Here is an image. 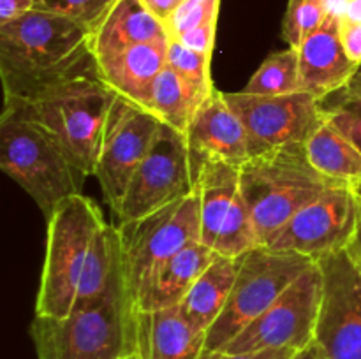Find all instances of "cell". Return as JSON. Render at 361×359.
Listing matches in <instances>:
<instances>
[{
  "label": "cell",
  "mask_w": 361,
  "mask_h": 359,
  "mask_svg": "<svg viewBox=\"0 0 361 359\" xmlns=\"http://www.w3.org/2000/svg\"><path fill=\"white\" fill-rule=\"evenodd\" d=\"M164 41H169L168 28L141 0H116L92 34L90 48L97 58L129 46Z\"/></svg>",
  "instance_id": "cell-21"
},
{
  "label": "cell",
  "mask_w": 361,
  "mask_h": 359,
  "mask_svg": "<svg viewBox=\"0 0 361 359\" xmlns=\"http://www.w3.org/2000/svg\"><path fill=\"white\" fill-rule=\"evenodd\" d=\"M328 0H289L282 34L289 48H298L328 16Z\"/></svg>",
  "instance_id": "cell-28"
},
{
  "label": "cell",
  "mask_w": 361,
  "mask_h": 359,
  "mask_svg": "<svg viewBox=\"0 0 361 359\" xmlns=\"http://www.w3.org/2000/svg\"><path fill=\"white\" fill-rule=\"evenodd\" d=\"M204 99L207 97H203L189 81L166 65L152 88L148 111L157 116L161 123L185 134L194 113Z\"/></svg>",
  "instance_id": "cell-24"
},
{
  "label": "cell",
  "mask_w": 361,
  "mask_h": 359,
  "mask_svg": "<svg viewBox=\"0 0 361 359\" xmlns=\"http://www.w3.org/2000/svg\"><path fill=\"white\" fill-rule=\"evenodd\" d=\"M295 352V348H263V351L238 352V354L215 352V354L204 355L203 359H291Z\"/></svg>",
  "instance_id": "cell-33"
},
{
  "label": "cell",
  "mask_w": 361,
  "mask_h": 359,
  "mask_svg": "<svg viewBox=\"0 0 361 359\" xmlns=\"http://www.w3.org/2000/svg\"><path fill=\"white\" fill-rule=\"evenodd\" d=\"M226 101L245 125L250 157L293 143H305L323 122L319 101L307 92L289 95H252L229 92Z\"/></svg>",
  "instance_id": "cell-15"
},
{
  "label": "cell",
  "mask_w": 361,
  "mask_h": 359,
  "mask_svg": "<svg viewBox=\"0 0 361 359\" xmlns=\"http://www.w3.org/2000/svg\"><path fill=\"white\" fill-rule=\"evenodd\" d=\"M242 92L252 95H289L300 90V56L296 48L271 53Z\"/></svg>",
  "instance_id": "cell-25"
},
{
  "label": "cell",
  "mask_w": 361,
  "mask_h": 359,
  "mask_svg": "<svg viewBox=\"0 0 361 359\" xmlns=\"http://www.w3.org/2000/svg\"><path fill=\"white\" fill-rule=\"evenodd\" d=\"M238 273V257L215 253L201 277L178 305L180 315L194 331L207 334L221 317Z\"/></svg>",
  "instance_id": "cell-22"
},
{
  "label": "cell",
  "mask_w": 361,
  "mask_h": 359,
  "mask_svg": "<svg viewBox=\"0 0 361 359\" xmlns=\"http://www.w3.org/2000/svg\"><path fill=\"white\" fill-rule=\"evenodd\" d=\"M90 41L83 25L39 9L0 25L4 101L25 97L94 58Z\"/></svg>",
  "instance_id": "cell-3"
},
{
  "label": "cell",
  "mask_w": 361,
  "mask_h": 359,
  "mask_svg": "<svg viewBox=\"0 0 361 359\" xmlns=\"http://www.w3.org/2000/svg\"><path fill=\"white\" fill-rule=\"evenodd\" d=\"M141 2L147 6V9L154 14L155 18L162 21L164 25H168L171 21V18L175 16L176 11L187 2V0H141Z\"/></svg>",
  "instance_id": "cell-34"
},
{
  "label": "cell",
  "mask_w": 361,
  "mask_h": 359,
  "mask_svg": "<svg viewBox=\"0 0 361 359\" xmlns=\"http://www.w3.org/2000/svg\"><path fill=\"white\" fill-rule=\"evenodd\" d=\"M303 146L310 164L323 176L353 187L361 183V151L324 116Z\"/></svg>",
  "instance_id": "cell-23"
},
{
  "label": "cell",
  "mask_w": 361,
  "mask_h": 359,
  "mask_svg": "<svg viewBox=\"0 0 361 359\" xmlns=\"http://www.w3.org/2000/svg\"><path fill=\"white\" fill-rule=\"evenodd\" d=\"M136 299L122 252L101 294L62 319L35 315L30 324L37 359H122L137 352Z\"/></svg>",
  "instance_id": "cell-2"
},
{
  "label": "cell",
  "mask_w": 361,
  "mask_h": 359,
  "mask_svg": "<svg viewBox=\"0 0 361 359\" xmlns=\"http://www.w3.org/2000/svg\"><path fill=\"white\" fill-rule=\"evenodd\" d=\"M341 39L349 58L361 65V21L341 14Z\"/></svg>",
  "instance_id": "cell-32"
},
{
  "label": "cell",
  "mask_w": 361,
  "mask_h": 359,
  "mask_svg": "<svg viewBox=\"0 0 361 359\" xmlns=\"http://www.w3.org/2000/svg\"><path fill=\"white\" fill-rule=\"evenodd\" d=\"M116 94L101 80L95 56L21 99L4 101L63 148L85 176H94Z\"/></svg>",
  "instance_id": "cell-1"
},
{
  "label": "cell",
  "mask_w": 361,
  "mask_h": 359,
  "mask_svg": "<svg viewBox=\"0 0 361 359\" xmlns=\"http://www.w3.org/2000/svg\"><path fill=\"white\" fill-rule=\"evenodd\" d=\"M291 359H330V355L326 354V351H324L316 340H312L303 348H298V351L291 355Z\"/></svg>",
  "instance_id": "cell-36"
},
{
  "label": "cell",
  "mask_w": 361,
  "mask_h": 359,
  "mask_svg": "<svg viewBox=\"0 0 361 359\" xmlns=\"http://www.w3.org/2000/svg\"><path fill=\"white\" fill-rule=\"evenodd\" d=\"M215 253L201 241H194L176 252L166 260L150 284L137 298L136 305L140 312H157V310L176 308L194 282L201 277L208 264L214 260Z\"/></svg>",
  "instance_id": "cell-19"
},
{
  "label": "cell",
  "mask_w": 361,
  "mask_h": 359,
  "mask_svg": "<svg viewBox=\"0 0 361 359\" xmlns=\"http://www.w3.org/2000/svg\"><path fill=\"white\" fill-rule=\"evenodd\" d=\"M168 42H145L97 56L99 76L118 97L148 111L155 80L168 65Z\"/></svg>",
  "instance_id": "cell-18"
},
{
  "label": "cell",
  "mask_w": 361,
  "mask_h": 359,
  "mask_svg": "<svg viewBox=\"0 0 361 359\" xmlns=\"http://www.w3.org/2000/svg\"><path fill=\"white\" fill-rule=\"evenodd\" d=\"M215 28H217V21L214 23L201 25V27L190 28V30L183 32L182 35H178L180 42L187 48L194 49V51L204 53V55H212L214 51V42H215Z\"/></svg>",
  "instance_id": "cell-31"
},
{
  "label": "cell",
  "mask_w": 361,
  "mask_h": 359,
  "mask_svg": "<svg viewBox=\"0 0 361 359\" xmlns=\"http://www.w3.org/2000/svg\"><path fill=\"white\" fill-rule=\"evenodd\" d=\"M122 359H141V355H140V354H137V352H136V354H130V355H126V358H122Z\"/></svg>",
  "instance_id": "cell-40"
},
{
  "label": "cell",
  "mask_w": 361,
  "mask_h": 359,
  "mask_svg": "<svg viewBox=\"0 0 361 359\" xmlns=\"http://www.w3.org/2000/svg\"><path fill=\"white\" fill-rule=\"evenodd\" d=\"M358 217L360 201L356 187L338 183L302 208L267 246L319 260L353 245Z\"/></svg>",
  "instance_id": "cell-12"
},
{
  "label": "cell",
  "mask_w": 361,
  "mask_h": 359,
  "mask_svg": "<svg viewBox=\"0 0 361 359\" xmlns=\"http://www.w3.org/2000/svg\"><path fill=\"white\" fill-rule=\"evenodd\" d=\"M212 55L194 51L183 46L178 39L169 37L168 42V67L189 81L203 97H208L215 90L212 83Z\"/></svg>",
  "instance_id": "cell-27"
},
{
  "label": "cell",
  "mask_w": 361,
  "mask_h": 359,
  "mask_svg": "<svg viewBox=\"0 0 361 359\" xmlns=\"http://www.w3.org/2000/svg\"><path fill=\"white\" fill-rule=\"evenodd\" d=\"M319 109L361 151V65L349 83L319 99Z\"/></svg>",
  "instance_id": "cell-26"
},
{
  "label": "cell",
  "mask_w": 361,
  "mask_h": 359,
  "mask_svg": "<svg viewBox=\"0 0 361 359\" xmlns=\"http://www.w3.org/2000/svg\"><path fill=\"white\" fill-rule=\"evenodd\" d=\"M345 0H328V9L331 11H338L341 13L342 7H344Z\"/></svg>",
  "instance_id": "cell-39"
},
{
  "label": "cell",
  "mask_w": 361,
  "mask_h": 359,
  "mask_svg": "<svg viewBox=\"0 0 361 359\" xmlns=\"http://www.w3.org/2000/svg\"><path fill=\"white\" fill-rule=\"evenodd\" d=\"M356 192H358V201H360V217H358V229H356V236H355V241L353 245L349 246L348 252L351 253L353 259L361 266V183L356 185Z\"/></svg>",
  "instance_id": "cell-37"
},
{
  "label": "cell",
  "mask_w": 361,
  "mask_h": 359,
  "mask_svg": "<svg viewBox=\"0 0 361 359\" xmlns=\"http://www.w3.org/2000/svg\"><path fill=\"white\" fill-rule=\"evenodd\" d=\"M321 291L323 275L316 264L293 282L221 352L238 354L263 348H303L314 340Z\"/></svg>",
  "instance_id": "cell-11"
},
{
  "label": "cell",
  "mask_w": 361,
  "mask_h": 359,
  "mask_svg": "<svg viewBox=\"0 0 361 359\" xmlns=\"http://www.w3.org/2000/svg\"><path fill=\"white\" fill-rule=\"evenodd\" d=\"M0 169L34 199L46 218L81 194L87 176L49 134L13 109L0 116Z\"/></svg>",
  "instance_id": "cell-5"
},
{
  "label": "cell",
  "mask_w": 361,
  "mask_h": 359,
  "mask_svg": "<svg viewBox=\"0 0 361 359\" xmlns=\"http://www.w3.org/2000/svg\"><path fill=\"white\" fill-rule=\"evenodd\" d=\"M200 2H204V0H187L185 4H190V6H192V4H200Z\"/></svg>",
  "instance_id": "cell-41"
},
{
  "label": "cell",
  "mask_w": 361,
  "mask_h": 359,
  "mask_svg": "<svg viewBox=\"0 0 361 359\" xmlns=\"http://www.w3.org/2000/svg\"><path fill=\"white\" fill-rule=\"evenodd\" d=\"M197 168L185 134L162 123L150 151L134 172L115 211L118 224L140 220L168 204L192 196Z\"/></svg>",
  "instance_id": "cell-9"
},
{
  "label": "cell",
  "mask_w": 361,
  "mask_h": 359,
  "mask_svg": "<svg viewBox=\"0 0 361 359\" xmlns=\"http://www.w3.org/2000/svg\"><path fill=\"white\" fill-rule=\"evenodd\" d=\"M219 7H221V0H204V2L192 4V6L190 4H183L176 11L175 16L171 18V21L166 25L169 37H178V35L190 30V28L217 21Z\"/></svg>",
  "instance_id": "cell-30"
},
{
  "label": "cell",
  "mask_w": 361,
  "mask_h": 359,
  "mask_svg": "<svg viewBox=\"0 0 361 359\" xmlns=\"http://www.w3.org/2000/svg\"><path fill=\"white\" fill-rule=\"evenodd\" d=\"M317 260L259 245L238 257V273L221 317L204 334V355L221 352Z\"/></svg>",
  "instance_id": "cell-7"
},
{
  "label": "cell",
  "mask_w": 361,
  "mask_h": 359,
  "mask_svg": "<svg viewBox=\"0 0 361 359\" xmlns=\"http://www.w3.org/2000/svg\"><path fill=\"white\" fill-rule=\"evenodd\" d=\"M161 125V120L150 111L116 95L94 172L113 213L118 210L127 187L150 151Z\"/></svg>",
  "instance_id": "cell-14"
},
{
  "label": "cell",
  "mask_w": 361,
  "mask_h": 359,
  "mask_svg": "<svg viewBox=\"0 0 361 359\" xmlns=\"http://www.w3.org/2000/svg\"><path fill=\"white\" fill-rule=\"evenodd\" d=\"M323 275L314 340L330 359H361V266L348 250L317 260Z\"/></svg>",
  "instance_id": "cell-13"
},
{
  "label": "cell",
  "mask_w": 361,
  "mask_h": 359,
  "mask_svg": "<svg viewBox=\"0 0 361 359\" xmlns=\"http://www.w3.org/2000/svg\"><path fill=\"white\" fill-rule=\"evenodd\" d=\"M341 14H344L345 18H351V20L361 21V0H345Z\"/></svg>",
  "instance_id": "cell-38"
},
{
  "label": "cell",
  "mask_w": 361,
  "mask_h": 359,
  "mask_svg": "<svg viewBox=\"0 0 361 359\" xmlns=\"http://www.w3.org/2000/svg\"><path fill=\"white\" fill-rule=\"evenodd\" d=\"M46 220L48 238L35 315L62 319L73 310L92 241L106 222L101 208L85 194L60 203Z\"/></svg>",
  "instance_id": "cell-6"
},
{
  "label": "cell",
  "mask_w": 361,
  "mask_h": 359,
  "mask_svg": "<svg viewBox=\"0 0 361 359\" xmlns=\"http://www.w3.org/2000/svg\"><path fill=\"white\" fill-rule=\"evenodd\" d=\"M204 334L194 331L176 308L140 312L137 354L141 359H203Z\"/></svg>",
  "instance_id": "cell-20"
},
{
  "label": "cell",
  "mask_w": 361,
  "mask_h": 359,
  "mask_svg": "<svg viewBox=\"0 0 361 359\" xmlns=\"http://www.w3.org/2000/svg\"><path fill=\"white\" fill-rule=\"evenodd\" d=\"M194 192L200 199V241L203 245L228 257H240L261 245L243 199L238 165L204 162Z\"/></svg>",
  "instance_id": "cell-10"
},
{
  "label": "cell",
  "mask_w": 361,
  "mask_h": 359,
  "mask_svg": "<svg viewBox=\"0 0 361 359\" xmlns=\"http://www.w3.org/2000/svg\"><path fill=\"white\" fill-rule=\"evenodd\" d=\"M185 137L200 169L208 160L240 168L250 158L245 125L217 88L196 109Z\"/></svg>",
  "instance_id": "cell-16"
},
{
  "label": "cell",
  "mask_w": 361,
  "mask_h": 359,
  "mask_svg": "<svg viewBox=\"0 0 361 359\" xmlns=\"http://www.w3.org/2000/svg\"><path fill=\"white\" fill-rule=\"evenodd\" d=\"M127 284L137 301L159 267L176 252L200 241L197 194L168 204L140 220L116 225Z\"/></svg>",
  "instance_id": "cell-8"
},
{
  "label": "cell",
  "mask_w": 361,
  "mask_h": 359,
  "mask_svg": "<svg viewBox=\"0 0 361 359\" xmlns=\"http://www.w3.org/2000/svg\"><path fill=\"white\" fill-rule=\"evenodd\" d=\"M34 9V0H0V25L13 21Z\"/></svg>",
  "instance_id": "cell-35"
},
{
  "label": "cell",
  "mask_w": 361,
  "mask_h": 359,
  "mask_svg": "<svg viewBox=\"0 0 361 359\" xmlns=\"http://www.w3.org/2000/svg\"><path fill=\"white\" fill-rule=\"evenodd\" d=\"M116 0H34V9L69 18L94 34Z\"/></svg>",
  "instance_id": "cell-29"
},
{
  "label": "cell",
  "mask_w": 361,
  "mask_h": 359,
  "mask_svg": "<svg viewBox=\"0 0 361 359\" xmlns=\"http://www.w3.org/2000/svg\"><path fill=\"white\" fill-rule=\"evenodd\" d=\"M300 56V90L319 99L351 81L360 65L345 53L341 39V13L331 11L321 27L296 48Z\"/></svg>",
  "instance_id": "cell-17"
},
{
  "label": "cell",
  "mask_w": 361,
  "mask_h": 359,
  "mask_svg": "<svg viewBox=\"0 0 361 359\" xmlns=\"http://www.w3.org/2000/svg\"><path fill=\"white\" fill-rule=\"evenodd\" d=\"M334 185L338 183L310 164L303 143L275 148L240 165V187L261 245Z\"/></svg>",
  "instance_id": "cell-4"
}]
</instances>
